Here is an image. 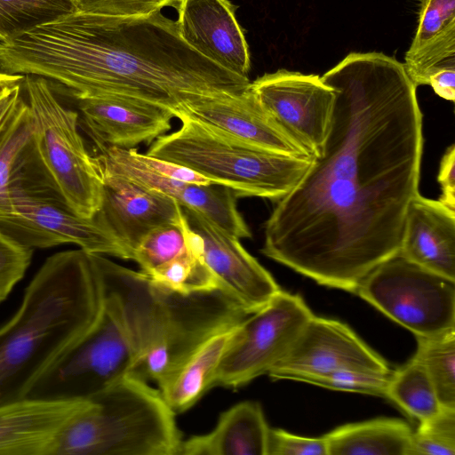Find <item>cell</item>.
<instances>
[{
    "instance_id": "obj_1",
    "label": "cell",
    "mask_w": 455,
    "mask_h": 455,
    "mask_svg": "<svg viewBox=\"0 0 455 455\" xmlns=\"http://www.w3.org/2000/svg\"><path fill=\"white\" fill-rule=\"evenodd\" d=\"M322 80L335 101L321 154L265 222L261 252L317 283L355 292L399 253L418 195L423 116L403 63L351 52Z\"/></svg>"
},
{
    "instance_id": "obj_2",
    "label": "cell",
    "mask_w": 455,
    "mask_h": 455,
    "mask_svg": "<svg viewBox=\"0 0 455 455\" xmlns=\"http://www.w3.org/2000/svg\"><path fill=\"white\" fill-rule=\"evenodd\" d=\"M0 71L57 82L76 100L125 97L173 116L194 100L239 92L251 83L192 49L161 12L117 17L76 11L0 41Z\"/></svg>"
},
{
    "instance_id": "obj_3",
    "label": "cell",
    "mask_w": 455,
    "mask_h": 455,
    "mask_svg": "<svg viewBox=\"0 0 455 455\" xmlns=\"http://www.w3.org/2000/svg\"><path fill=\"white\" fill-rule=\"evenodd\" d=\"M102 302L95 254L47 258L15 315L0 327V406L26 398L39 377L95 321Z\"/></svg>"
},
{
    "instance_id": "obj_4",
    "label": "cell",
    "mask_w": 455,
    "mask_h": 455,
    "mask_svg": "<svg viewBox=\"0 0 455 455\" xmlns=\"http://www.w3.org/2000/svg\"><path fill=\"white\" fill-rule=\"evenodd\" d=\"M101 288L116 303L134 347L135 376L161 386L211 337L250 313L221 290L180 293L95 254Z\"/></svg>"
},
{
    "instance_id": "obj_5",
    "label": "cell",
    "mask_w": 455,
    "mask_h": 455,
    "mask_svg": "<svg viewBox=\"0 0 455 455\" xmlns=\"http://www.w3.org/2000/svg\"><path fill=\"white\" fill-rule=\"evenodd\" d=\"M86 400L51 455H179L175 413L147 380L129 375Z\"/></svg>"
},
{
    "instance_id": "obj_6",
    "label": "cell",
    "mask_w": 455,
    "mask_h": 455,
    "mask_svg": "<svg viewBox=\"0 0 455 455\" xmlns=\"http://www.w3.org/2000/svg\"><path fill=\"white\" fill-rule=\"evenodd\" d=\"M176 118L180 127L157 138L145 154L191 169L240 196L276 203L294 188L312 162L313 156L258 148L183 114Z\"/></svg>"
},
{
    "instance_id": "obj_7",
    "label": "cell",
    "mask_w": 455,
    "mask_h": 455,
    "mask_svg": "<svg viewBox=\"0 0 455 455\" xmlns=\"http://www.w3.org/2000/svg\"><path fill=\"white\" fill-rule=\"evenodd\" d=\"M0 229L32 250L70 243L90 253L132 259L128 249L96 215L84 218L72 210L34 139L0 193Z\"/></svg>"
},
{
    "instance_id": "obj_8",
    "label": "cell",
    "mask_w": 455,
    "mask_h": 455,
    "mask_svg": "<svg viewBox=\"0 0 455 455\" xmlns=\"http://www.w3.org/2000/svg\"><path fill=\"white\" fill-rule=\"evenodd\" d=\"M137 365V355L119 309L102 291L95 321L39 377L27 397L86 400L126 376L135 375Z\"/></svg>"
},
{
    "instance_id": "obj_9",
    "label": "cell",
    "mask_w": 455,
    "mask_h": 455,
    "mask_svg": "<svg viewBox=\"0 0 455 455\" xmlns=\"http://www.w3.org/2000/svg\"><path fill=\"white\" fill-rule=\"evenodd\" d=\"M23 86L44 164L72 210L94 217L101 204L102 182L79 132L78 113L60 101L44 77L27 75Z\"/></svg>"
},
{
    "instance_id": "obj_10",
    "label": "cell",
    "mask_w": 455,
    "mask_h": 455,
    "mask_svg": "<svg viewBox=\"0 0 455 455\" xmlns=\"http://www.w3.org/2000/svg\"><path fill=\"white\" fill-rule=\"evenodd\" d=\"M355 293L416 338L455 328V280L399 254L375 267Z\"/></svg>"
},
{
    "instance_id": "obj_11",
    "label": "cell",
    "mask_w": 455,
    "mask_h": 455,
    "mask_svg": "<svg viewBox=\"0 0 455 455\" xmlns=\"http://www.w3.org/2000/svg\"><path fill=\"white\" fill-rule=\"evenodd\" d=\"M313 315L299 295L280 290L235 326L217 369L214 387L235 389L267 374L289 353Z\"/></svg>"
},
{
    "instance_id": "obj_12",
    "label": "cell",
    "mask_w": 455,
    "mask_h": 455,
    "mask_svg": "<svg viewBox=\"0 0 455 455\" xmlns=\"http://www.w3.org/2000/svg\"><path fill=\"white\" fill-rule=\"evenodd\" d=\"M267 111L312 156H318L329 132L335 93L317 75L278 69L250 83Z\"/></svg>"
},
{
    "instance_id": "obj_13",
    "label": "cell",
    "mask_w": 455,
    "mask_h": 455,
    "mask_svg": "<svg viewBox=\"0 0 455 455\" xmlns=\"http://www.w3.org/2000/svg\"><path fill=\"white\" fill-rule=\"evenodd\" d=\"M342 369L392 372L387 363L346 323L314 315L289 353L267 374L273 379L302 381Z\"/></svg>"
},
{
    "instance_id": "obj_14",
    "label": "cell",
    "mask_w": 455,
    "mask_h": 455,
    "mask_svg": "<svg viewBox=\"0 0 455 455\" xmlns=\"http://www.w3.org/2000/svg\"><path fill=\"white\" fill-rule=\"evenodd\" d=\"M96 163L135 183L174 199L180 206L196 210L217 227L241 239L250 238L251 230L236 205L239 193L224 185H198L164 177L139 161L132 148L96 147Z\"/></svg>"
},
{
    "instance_id": "obj_15",
    "label": "cell",
    "mask_w": 455,
    "mask_h": 455,
    "mask_svg": "<svg viewBox=\"0 0 455 455\" xmlns=\"http://www.w3.org/2000/svg\"><path fill=\"white\" fill-rule=\"evenodd\" d=\"M181 208L188 226L199 236L202 257L221 290L250 314L269 302L281 289L239 239L196 210Z\"/></svg>"
},
{
    "instance_id": "obj_16",
    "label": "cell",
    "mask_w": 455,
    "mask_h": 455,
    "mask_svg": "<svg viewBox=\"0 0 455 455\" xmlns=\"http://www.w3.org/2000/svg\"><path fill=\"white\" fill-rule=\"evenodd\" d=\"M249 86L239 92L206 95L194 100L183 105L174 117L183 114L263 150L312 156L267 111Z\"/></svg>"
},
{
    "instance_id": "obj_17",
    "label": "cell",
    "mask_w": 455,
    "mask_h": 455,
    "mask_svg": "<svg viewBox=\"0 0 455 455\" xmlns=\"http://www.w3.org/2000/svg\"><path fill=\"white\" fill-rule=\"evenodd\" d=\"M95 164L102 182L101 204L95 215L124 243L132 258L133 250L148 233L181 220L182 208L172 197L148 189L96 162Z\"/></svg>"
},
{
    "instance_id": "obj_18",
    "label": "cell",
    "mask_w": 455,
    "mask_h": 455,
    "mask_svg": "<svg viewBox=\"0 0 455 455\" xmlns=\"http://www.w3.org/2000/svg\"><path fill=\"white\" fill-rule=\"evenodd\" d=\"M236 8L228 0H180L175 22L192 49L228 71L248 77L250 52Z\"/></svg>"
},
{
    "instance_id": "obj_19",
    "label": "cell",
    "mask_w": 455,
    "mask_h": 455,
    "mask_svg": "<svg viewBox=\"0 0 455 455\" xmlns=\"http://www.w3.org/2000/svg\"><path fill=\"white\" fill-rule=\"evenodd\" d=\"M76 102L95 147L130 149L151 144L172 129L174 117L162 107L125 97L86 98Z\"/></svg>"
},
{
    "instance_id": "obj_20",
    "label": "cell",
    "mask_w": 455,
    "mask_h": 455,
    "mask_svg": "<svg viewBox=\"0 0 455 455\" xmlns=\"http://www.w3.org/2000/svg\"><path fill=\"white\" fill-rule=\"evenodd\" d=\"M87 400L23 398L0 406V455H51Z\"/></svg>"
},
{
    "instance_id": "obj_21",
    "label": "cell",
    "mask_w": 455,
    "mask_h": 455,
    "mask_svg": "<svg viewBox=\"0 0 455 455\" xmlns=\"http://www.w3.org/2000/svg\"><path fill=\"white\" fill-rule=\"evenodd\" d=\"M398 254L455 280V212L418 194L407 209Z\"/></svg>"
},
{
    "instance_id": "obj_22",
    "label": "cell",
    "mask_w": 455,
    "mask_h": 455,
    "mask_svg": "<svg viewBox=\"0 0 455 455\" xmlns=\"http://www.w3.org/2000/svg\"><path fill=\"white\" fill-rule=\"evenodd\" d=\"M455 65V0H419L418 26L404 68L415 84H428L440 68Z\"/></svg>"
},
{
    "instance_id": "obj_23",
    "label": "cell",
    "mask_w": 455,
    "mask_h": 455,
    "mask_svg": "<svg viewBox=\"0 0 455 455\" xmlns=\"http://www.w3.org/2000/svg\"><path fill=\"white\" fill-rule=\"evenodd\" d=\"M269 428L258 402H241L211 432L182 440L179 455H267Z\"/></svg>"
},
{
    "instance_id": "obj_24",
    "label": "cell",
    "mask_w": 455,
    "mask_h": 455,
    "mask_svg": "<svg viewBox=\"0 0 455 455\" xmlns=\"http://www.w3.org/2000/svg\"><path fill=\"white\" fill-rule=\"evenodd\" d=\"M238 323L211 337L179 371L158 387L164 400L175 414L191 408L214 387L217 369Z\"/></svg>"
},
{
    "instance_id": "obj_25",
    "label": "cell",
    "mask_w": 455,
    "mask_h": 455,
    "mask_svg": "<svg viewBox=\"0 0 455 455\" xmlns=\"http://www.w3.org/2000/svg\"><path fill=\"white\" fill-rule=\"evenodd\" d=\"M413 430L399 419L351 423L324 435L328 455H408Z\"/></svg>"
},
{
    "instance_id": "obj_26",
    "label": "cell",
    "mask_w": 455,
    "mask_h": 455,
    "mask_svg": "<svg viewBox=\"0 0 455 455\" xmlns=\"http://www.w3.org/2000/svg\"><path fill=\"white\" fill-rule=\"evenodd\" d=\"M384 397L419 422L430 419L442 409L425 368L414 357L392 371Z\"/></svg>"
},
{
    "instance_id": "obj_27",
    "label": "cell",
    "mask_w": 455,
    "mask_h": 455,
    "mask_svg": "<svg viewBox=\"0 0 455 455\" xmlns=\"http://www.w3.org/2000/svg\"><path fill=\"white\" fill-rule=\"evenodd\" d=\"M188 240V249L184 252L156 267L147 275L168 289L185 294L221 290L202 257L199 236L189 226Z\"/></svg>"
},
{
    "instance_id": "obj_28",
    "label": "cell",
    "mask_w": 455,
    "mask_h": 455,
    "mask_svg": "<svg viewBox=\"0 0 455 455\" xmlns=\"http://www.w3.org/2000/svg\"><path fill=\"white\" fill-rule=\"evenodd\" d=\"M417 340L413 357L425 368L442 407L455 409V328Z\"/></svg>"
},
{
    "instance_id": "obj_29",
    "label": "cell",
    "mask_w": 455,
    "mask_h": 455,
    "mask_svg": "<svg viewBox=\"0 0 455 455\" xmlns=\"http://www.w3.org/2000/svg\"><path fill=\"white\" fill-rule=\"evenodd\" d=\"M76 12L72 0H0V41Z\"/></svg>"
},
{
    "instance_id": "obj_30",
    "label": "cell",
    "mask_w": 455,
    "mask_h": 455,
    "mask_svg": "<svg viewBox=\"0 0 455 455\" xmlns=\"http://www.w3.org/2000/svg\"><path fill=\"white\" fill-rule=\"evenodd\" d=\"M188 224L183 213L179 223L163 225L148 233L133 250L132 260L147 275L188 249Z\"/></svg>"
},
{
    "instance_id": "obj_31",
    "label": "cell",
    "mask_w": 455,
    "mask_h": 455,
    "mask_svg": "<svg viewBox=\"0 0 455 455\" xmlns=\"http://www.w3.org/2000/svg\"><path fill=\"white\" fill-rule=\"evenodd\" d=\"M408 455H455V409L444 408L419 422Z\"/></svg>"
},
{
    "instance_id": "obj_32",
    "label": "cell",
    "mask_w": 455,
    "mask_h": 455,
    "mask_svg": "<svg viewBox=\"0 0 455 455\" xmlns=\"http://www.w3.org/2000/svg\"><path fill=\"white\" fill-rule=\"evenodd\" d=\"M33 138V117L25 99L0 139V193Z\"/></svg>"
},
{
    "instance_id": "obj_33",
    "label": "cell",
    "mask_w": 455,
    "mask_h": 455,
    "mask_svg": "<svg viewBox=\"0 0 455 455\" xmlns=\"http://www.w3.org/2000/svg\"><path fill=\"white\" fill-rule=\"evenodd\" d=\"M390 374L357 369H342L310 376L305 378L302 382L337 391L361 393L384 397Z\"/></svg>"
},
{
    "instance_id": "obj_34",
    "label": "cell",
    "mask_w": 455,
    "mask_h": 455,
    "mask_svg": "<svg viewBox=\"0 0 455 455\" xmlns=\"http://www.w3.org/2000/svg\"><path fill=\"white\" fill-rule=\"evenodd\" d=\"M33 250L0 229V303L23 278L30 265Z\"/></svg>"
},
{
    "instance_id": "obj_35",
    "label": "cell",
    "mask_w": 455,
    "mask_h": 455,
    "mask_svg": "<svg viewBox=\"0 0 455 455\" xmlns=\"http://www.w3.org/2000/svg\"><path fill=\"white\" fill-rule=\"evenodd\" d=\"M180 0H72L76 11L117 17H142L175 8Z\"/></svg>"
},
{
    "instance_id": "obj_36",
    "label": "cell",
    "mask_w": 455,
    "mask_h": 455,
    "mask_svg": "<svg viewBox=\"0 0 455 455\" xmlns=\"http://www.w3.org/2000/svg\"><path fill=\"white\" fill-rule=\"evenodd\" d=\"M267 455H328V448L324 435L304 437L269 428Z\"/></svg>"
},
{
    "instance_id": "obj_37",
    "label": "cell",
    "mask_w": 455,
    "mask_h": 455,
    "mask_svg": "<svg viewBox=\"0 0 455 455\" xmlns=\"http://www.w3.org/2000/svg\"><path fill=\"white\" fill-rule=\"evenodd\" d=\"M132 150L135 157L144 165L164 177L198 185L217 184L214 180L185 166L147 156L145 153H140L137 148H132Z\"/></svg>"
},
{
    "instance_id": "obj_38",
    "label": "cell",
    "mask_w": 455,
    "mask_h": 455,
    "mask_svg": "<svg viewBox=\"0 0 455 455\" xmlns=\"http://www.w3.org/2000/svg\"><path fill=\"white\" fill-rule=\"evenodd\" d=\"M437 180L441 187V196L438 201L444 206L455 212V146H450L443 154Z\"/></svg>"
},
{
    "instance_id": "obj_39",
    "label": "cell",
    "mask_w": 455,
    "mask_h": 455,
    "mask_svg": "<svg viewBox=\"0 0 455 455\" xmlns=\"http://www.w3.org/2000/svg\"><path fill=\"white\" fill-rule=\"evenodd\" d=\"M23 84L11 87L0 94V139L25 100L22 94Z\"/></svg>"
},
{
    "instance_id": "obj_40",
    "label": "cell",
    "mask_w": 455,
    "mask_h": 455,
    "mask_svg": "<svg viewBox=\"0 0 455 455\" xmlns=\"http://www.w3.org/2000/svg\"><path fill=\"white\" fill-rule=\"evenodd\" d=\"M435 92L441 98L455 100V65L446 66L434 73L428 81Z\"/></svg>"
},
{
    "instance_id": "obj_41",
    "label": "cell",
    "mask_w": 455,
    "mask_h": 455,
    "mask_svg": "<svg viewBox=\"0 0 455 455\" xmlns=\"http://www.w3.org/2000/svg\"><path fill=\"white\" fill-rule=\"evenodd\" d=\"M23 75H10L0 71V94L5 90L24 82Z\"/></svg>"
}]
</instances>
